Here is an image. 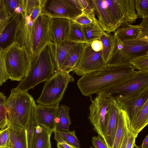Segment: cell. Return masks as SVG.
<instances>
[{"label":"cell","mask_w":148,"mask_h":148,"mask_svg":"<svg viewBox=\"0 0 148 148\" xmlns=\"http://www.w3.org/2000/svg\"><path fill=\"white\" fill-rule=\"evenodd\" d=\"M95 14L100 26L106 32L111 33L118 28L117 21L104 0H92Z\"/></svg>","instance_id":"cell-14"},{"label":"cell","mask_w":148,"mask_h":148,"mask_svg":"<svg viewBox=\"0 0 148 148\" xmlns=\"http://www.w3.org/2000/svg\"><path fill=\"white\" fill-rule=\"evenodd\" d=\"M72 20L82 26L88 25L94 22L83 12Z\"/></svg>","instance_id":"cell-41"},{"label":"cell","mask_w":148,"mask_h":148,"mask_svg":"<svg viewBox=\"0 0 148 148\" xmlns=\"http://www.w3.org/2000/svg\"><path fill=\"white\" fill-rule=\"evenodd\" d=\"M103 45L101 50L102 57L104 63L106 64L112 57L116 46V39L114 34L105 33L99 39Z\"/></svg>","instance_id":"cell-23"},{"label":"cell","mask_w":148,"mask_h":148,"mask_svg":"<svg viewBox=\"0 0 148 148\" xmlns=\"http://www.w3.org/2000/svg\"><path fill=\"white\" fill-rule=\"evenodd\" d=\"M84 44L77 43L69 51L64 60L61 71L68 73L73 71L80 59Z\"/></svg>","instance_id":"cell-20"},{"label":"cell","mask_w":148,"mask_h":148,"mask_svg":"<svg viewBox=\"0 0 148 148\" xmlns=\"http://www.w3.org/2000/svg\"><path fill=\"white\" fill-rule=\"evenodd\" d=\"M70 19L60 17H50L49 25L50 43L59 44L67 40Z\"/></svg>","instance_id":"cell-15"},{"label":"cell","mask_w":148,"mask_h":148,"mask_svg":"<svg viewBox=\"0 0 148 148\" xmlns=\"http://www.w3.org/2000/svg\"><path fill=\"white\" fill-rule=\"evenodd\" d=\"M40 14L73 20L83 13L79 0H40Z\"/></svg>","instance_id":"cell-10"},{"label":"cell","mask_w":148,"mask_h":148,"mask_svg":"<svg viewBox=\"0 0 148 148\" xmlns=\"http://www.w3.org/2000/svg\"><path fill=\"white\" fill-rule=\"evenodd\" d=\"M139 25L141 29V37L148 36V18L143 19Z\"/></svg>","instance_id":"cell-44"},{"label":"cell","mask_w":148,"mask_h":148,"mask_svg":"<svg viewBox=\"0 0 148 148\" xmlns=\"http://www.w3.org/2000/svg\"><path fill=\"white\" fill-rule=\"evenodd\" d=\"M55 130L67 143L77 148H80L79 141L75 135V130L71 131Z\"/></svg>","instance_id":"cell-32"},{"label":"cell","mask_w":148,"mask_h":148,"mask_svg":"<svg viewBox=\"0 0 148 148\" xmlns=\"http://www.w3.org/2000/svg\"><path fill=\"white\" fill-rule=\"evenodd\" d=\"M68 40L76 43H86L82 26L70 20Z\"/></svg>","instance_id":"cell-29"},{"label":"cell","mask_w":148,"mask_h":148,"mask_svg":"<svg viewBox=\"0 0 148 148\" xmlns=\"http://www.w3.org/2000/svg\"><path fill=\"white\" fill-rule=\"evenodd\" d=\"M90 45L93 50L96 52L101 51L103 48L102 43L99 40L93 41L91 43Z\"/></svg>","instance_id":"cell-46"},{"label":"cell","mask_w":148,"mask_h":148,"mask_svg":"<svg viewBox=\"0 0 148 148\" xmlns=\"http://www.w3.org/2000/svg\"><path fill=\"white\" fill-rule=\"evenodd\" d=\"M7 99L4 94L0 92V129H4L8 125L5 102Z\"/></svg>","instance_id":"cell-33"},{"label":"cell","mask_w":148,"mask_h":148,"mask_svg":"<svg viewBox=\"0 0 148 148\" xmlns=\"http://www.w3.org/2000/svg\"><path fill=\"white\" fill-rule=\"evenodd\" d=\"M136 138L132 133L130 129L126 145V148H133L135 144V139Z\"/></svg>","instance_id":"cell-47"},{"label":"cell","mask_w":148,"mask_h":148,"mask_svg":"<svg viewBox=\"0 0 148 148\" xmlns=\"http://www.w3.org/2000/svg\"><path fill=\"white\" fill-rule=\"evenodd\" d=\"M59 103L53 106L35 104L34 110L35 125H39L52 133L59 121Z\"/></svg>","instance_id":"cell-13"},{"label":"cell","mask_w":148,"mask_h":148,"mask_svg":"<svg viewBox=\"0 0 148 148\" xmlns=\"http://www.w3.org/2000/svg\"><path fill=\"white\" fill-rule=\"evenodd\" d=\"M5 53L4 49L0 47V86L8 79H10L6 68Z\"/></svg>","instance_id":"cell-34"},{"label":"cell","mask_w":148,"mask_h":148,"mask_svg":"<svg viewBox=\"0 0 148 148\" xmlns=\"http://www.w3.org/2000/svg\"><path fill=\"white\" fill-rule=\"evenodd\" d=\"M70 109V108L66 106L62 105L60 106L58 116L59 121L56 130L69 131V126L71 124L69 116Z\"/></svg>","instance_id":"cell-28"},{"label":"cell","mask_w":148,"mask_h":148,"mask_svg":"<svg viewBox=\"0 0 148 148\" xmlns=\"http://www.w3.org/2000/svg\"><path fill=\"white\" fill-rule=\"evenodd\" d=\"M148 124V100L142 108L131 123V130L136 137L139 132Z\"/></svg>","instance_id":"cell-22"},{"label":"cell","mask_w":148,"mask_h":148,"mask_svg":"<svg viewBox=\"0 0 148 148\" xmlns=\"http://www.w3.org/2000/svg\"><path fill=\"white\" fill-rule=\"evenodd\" d=\"M35 102L27 91L12 88L5 102L8 125L17 130H25L29 121L32 109Z\"/></svg>","instance_id":"cell-3"},{"label":"cell","mask_w":148,"mask_h":148,"mask_svg":"<svg viewBox=\"0 0 148 148\" xmlns=\"http://www.w3.org/2000/svg\"><path fill=\"white\" fill-rule=\"evenodd\" d=\"M18 16L15 18H11L0 36V47L3 49L13 42Z\"/></svg>","instance_id":"cell-27"},{"label":"cell","mask_w":148,"mask_h":148,"mask_svg":"<svg viewBox=\"0 0 148 148\" xmlns=\"http://www.w3.org/2000/svg\"><path fill=\"white\" fill-rule=\"evenodd\" d=\"M57 148H64L61 144L57 143Z\"/></svg>","instance_id":"cell-50"},{"label":"cell","mask_w":148,"mask_h":148,"mask_svg":"<svg viewBox=\"0 0 148 148\" xmlns=\"http://www.w3.org/2000/svg\"><path fill=\"white\" fill-rule=\"evenodd\" d=\"M82 26L86 43L91 44L95 40H99L105 33L97 19L90 24Z\"/></svg>","instance_id":"cell-26"},{"label":"cell","mask_w":148,"mask_h":148,"mask_svg":"<svg viewBox=\"0 0 148 148\" xmlns=\"http://www.w3.org/2000/svg\"><path fill=\"white\" fill-rule=\"evenodd\" d=\"M74 81V78L69 73L57 71L46 81L41 94L36 102L38 104L46 106H53L59 103L69 83Z\"/></svg>","instance_id":"cell-6"},{"label":"cell","mask_w":148,"mask_h":148,"mask_svg":"<svg viewBox=\"0 0 148 148\" xmlns=\"http://www.w3.org/2000/svg\"><path fill=\"white\" fill-rule=\"evenodd\" d=\"M135 69L131 65L106 66L83 75L77 81V85L83 95L90 97L117 86L134 74Z\"/></svg>","instance_id":"cell-2"},{"label":"cell","mask_w":148,"mask_h":148,"mask_svg":"<svg viewBox=\"0 0 148 148\" xmlns=\"http://www.w3.org/2000/svg\"><path fill=\"white\" fill-rule=\"evenodd\" d=\"M116 19L118 28L132 24L138 18L135 7V0H104Z\"/></svg>","instance_id":"cell-12"},{"label":"cell","mask_w":148,"mask_h":148,"mask_svg":"<svg viewBox=\"0 0 148 148\" xmlns=\"http://www.w3.org/2000/svg\"><path fill=\"white\" fill-rule=\"evenodd\" d=\"M122 41V48L119 50L115 48L106 66L130 65L132 61L148 54V36Z\"/></svg>","instance_id":"cell-7"},{"label":"cell","mask_w":148,"mask_h":148,"mask_svg":"<svg viewBox=\"0 0 148 148\" xmlns=\"http://www.w3.org/2000/svg\"><path fill=\"white\" fill-rule=\"evenodd\" d=\"M7 126L10 133L8 148H27L26 130H17Z\"/></svg>","instance_id":"cell-24"},{"label":"cell","mask_w":148,"mask_h":148,"mask_svg":"<svg viewBox=\"0 0 148 148\" xmlns=\"http://www.w3.org/2000/svg\"><path fill=\"white\" fill-rule=\"evenodd\" d=\"M148 100V87L136 95L118 102L127 113L131 123Z\"/></svg>","instance_id":"cell-16"},{"label":"cell","mask_w":148,"mask_h":148,"mask_svg":"<svg viewBox=\"0 0 148 148\" xmlns=\"http://www.w3.org/2000/svg\"><path fill=\"white\" fill-rule=\"evenodd\" d=\"M3 4V0H0V9Z\"/></svg>","instance_id":"cell-51"},{"label":"cell","mask_w":148,"mask_h":148,"mask_svg":"<svg viewBox=\"0 0 148 148\" xmlns=\"http://www.w3.org/2000/svg\"><path fill=\"white\" fill-rule=\"evenodd\" d=\"M41 11V7L40 3L34 9L31 15L29 17L30 20L33 22L40 14Z\"/></svg>","instance_id":"cell-45"},{"label":"cell","mask_w":148,"mask_h":148,"mask_svg":"<svg viewBox=\"0 0 148 148\" xmlns=\"http://www.w3.org/2000/svg\"><path fill=\"white\" fill-rule=\"evenodd\" d=\"M40 3V0H22L21 15L29 17L34 8Z\"/></svg>","instance_id":"cell-35"},{"label":"cell","mask_w":148,"mask_h":148,"mask_svg":"<svg viewBox=\"0 0 148 148\" xmlns=\"http://www.w3.org/2000/svg\"></svg>","instance_id":"cell-55"},{"label":"cell","mask_w":148,"mask_h":148,"mask_svg":"<svg viewBox=\"0 0 148 148\" xmlns=\"http://www.w3.org/2000/svg\"><path fill=\"white\" fill-rule=\"evenodd\" d=\"M120 107L119 103L114 99L110 106L104 140L108 148H112L113 144Z\"/></svg>","instance_id":"cell-17"},{"label":"cell","mask_w":148,"mask_h":148,"mask_svg":"<svg viewBox=\"0 0 148 148\" xmlns=\"http://www.w3.org/2000/svg\"><path fill=\"white\" fill-rule=\"evenodd\" d=\"M135 7L138 17L148 18V0H135Z\"/></svg>","instance_id":"cell-37"},{"label":"cell","mask_w":148,"mask_h":148,"mask_svg":"<svg viewBox=\"0 0 148 148\" xmlns=\"http://www.w3.org/2000/svg\"><path fill=\"white\" fill-rule=\"evenodd\" d=\"M131 125V122L127 113L121 107L117 129L112 148H120L125 134Z\"/></svg>","instance_id":"cell-19"},{"label":"cell","mask_w":148,"mask_h":148,"mask_svg":"<svg viewBox=\"0 0 148 148\" xmlns=\"http://www.w3.org/2000/svg\"><path fill=\"white\" fill-rule=\"evenodd\" d=\"M50 17L40 14L32 22L29 17L21 14L17 18V25L13 42L23 47L29 56L31 63L51 39L49 25Z\"/></svg>","instance_id":"cell-1"},{"label":"cell","mask_w":148,"mask_h":148,"mask_svg":"<svg viewBox=\"0 0 148 148\" xmlns=\"http://www.w3.org/2000/svg\"><path fill=\"white\" fill-rule=\"evenodd\" d=\"M130 64L139 71L148 73V54L136 59L131 61Z\"/></svg>","instance_id":"cell-36"},{"label":"cell","mask_w":148,"mask_h":148,"mask_svg":"<svg viewBox=\"0 0 148 148\" xmlns=\"http://www.w3.org/2000/svg\"><path fill=\"white\" fill-rule=\"evenodd\" d=\"M6 70L10 79L20 81L28 73L31 62L25 49L13 42L4 49Z\"/></svg>","instance_id":"cell-5"},{"label":"cell","mask_w":148,"mask_h":148,"mask_svg":"<svg viewBox=\"0 0 148 148\" xmlns=\"http://www.w3.org/2000/svg\"><path fill=\"white\" fill-rule=\"evenodd\" d=\"M6 10L11 17L15 18L21 14L22 0H3Z\"/></svg>","instance_id":"cell-30"},{"label":"cell","mask_w":148,"mask_h":148,"mask_svg":"<svg viewBox=\"0 0 148 148\" xmlns=\"http://www.w3.org/2000/svg\"><path fill=\"white\" fill-rule=\"evenodd\" d=\"M11 19L3 4L0 9V36Z\"/></svg>","instance_id":"cell-39"},{"label":"cell","mask_w":148,"mask_h":148,"mask_svg":"<svg viewBox=\"0 0 148 148\" xmlns=\"http://www.w3.org/2000/svg\"><path fill=\"white\" fill-rule=\"evenodd\" d=\"M130 129L131 127L127 131L120 148H126V145Z\"/></svg>","instance_id":"cell-48"},{"label":"cell","mask_w":148,"mask_h":148,"mask_svg":"<svg viewBox=\"0 0 148 148\" xmlns=\"http://www.w3.org/2000/svg\"><path fill=\"white\" fill-rule=\"evenodd\" d=\"M132 148H141V147L136 145L135 144Z\"/></svg>","instance_id":"cell-52"},{"label":"cell","mask_w":148,"mask_h":148,"mask_svg":"<svg viewBox=\"0 0 148 148\" xmlns=\"http://www.w3.org/2000/svg\"><path fill=\"white\" fill-rule=\"evenodd\" d=\"M148 87V73L136 71L117 86L106 92L118 102L134 97Z\"/></svg>","instance_id":"cell-9"},{"label":"cell","mask_w":148,"mask_h":148,"mask_svg":"<svg viewBox=\"0 0 148 148\" xmlns=\"http://www.w3.org/2000/svg\"><path fill=\"white\" fill-rule=\"evenodd\" d=\"M0 148H8V147H0Z\"/></svg>","instance_id":"cell-53"},{"label":"cell","mask_w":148,"mask_h":148,"mask_svg":"<svg viewBox=\"0 0 148 148\" xmlns=\"http://www.w3.org/2000/svg\"><path fill=\"white\" fill-rule=\"evenodd\" d=\"M54 139L57 143L61 144L64 148H77L67 143L62 138L61 136L55 130L54 132Z\"/></svg>","instance_id":"cell-43"},{"label":"cell","mask_w":148,"mask_h":148,"mask_svg":"<svg viewBox=\"0 0 148 148\" xmlns=\"http://www.w3.org/2000/svg\"><path fill=\"white\" fill-rule=\"evenodd\" d=\"M10 137V130L8 127L0 130V147H8Z\"/></svg>","instance_id":"cell-40"},{"label":"cell","mask_w":148,"mask_h":148,"mask_svg":"<svg viewBox=\"0 0 148 148\" xmlns=\"http://www.w3.org/2000/svg\"><path fill=\"white\" fill-rule=\"evenodd\" d=\"M141 148H148V135L144 139L141 146Z\"/></svg>","instance_id":"cell-49"},{"label":"cell","mask_w":148,"mask_h":148,"mask_svg":"<svg viewBox=\"0 0 148 148\" xmlns=\"http://www.w3.org/2000/svg\"><path fill=\"white\" fill-rule=\"evenodd\" d=\"M89 148H93L92 146H90Z\"/></svg>","instance_id":"cell-54"},{"label":"cell","mask_w":148,"mask_h":148,"mask_svg":"<svg viewBox=\"0 0 148 148\" xmlns=\"http://www.w3.org/2000/svg\"><path fill=\"white\" fill-rule=\"evenodd\" d=\"M79 1L83 8V12L93 21H95L97 19L95 16L92 0H79Z\"/></svg>","instance_id":"cell-38"},{"label":"cell","mask_w":148,"mask_h":148,"mask_svg":"<svg viewBox=\"0 0 148 148\" xmlns=\"http://www.w3.org/2000/svg\"><path fill=\"white\" fill-rule=\"evenodd\" d=\"M89 107L88 119L94 128L103 140L110 106L114 100L109 93L106 91L97 94Z\"/></svg>","instance_id":"cell-8"},{"label":"cell","mask_w":148,"mask_h":148,"mask_svg":"<svg viewBox=\"0 0 148 148\" xmlns=\"http://www.w3.org/2000/svg\"><path fill=\"white\" fill-rule=\"evenodd\" d=\"M91 141L95 148H108L104 140L98 135L92 137Z\"/></svg>","instance_id":"cell-42"},{"label":"cell","mask_w":148,"mask_h":148,"mask_svg":"<svg viewBox=\"0 0 148 148\" xmlns=\"http://www.w3.org/2000/svg\"><path fill=\"white\" fill-rule=\"evenodd\" d=\"M77 43L68 40L59 44L49 43L57 71H61L66 56Z\"/></svg>","instance_id":"cell-18"},{"label":"cell","mask_w":148,"mask_h":148,"mask_svg":"<svg viewBox=\"0 0 148 148\" xmlns=\"http://www.w3.org/2000/svg\"><path fill=\"white\" fill-rule=\"evenodd\" d=\"M113 34L116 40H132L141 37V31L139 25H125L118 28Z\"/></svg>","instance_id":"cell-21"},{"label":"cell","mask_w":148,"mask_h":148,"mask_svg":"<svg viewBox=\"0 0 148 148\" xmlns=\"http://www.w3.org/2000/svg\"><path fill=\"white\" fill-rule=\"evenodd\" d=\"M51 134L40 126H35L33 148H51L50 140Z\"/></svg>","instance_id":"cell-25"},{"label":"cell","mask_w":148,"mask_h":148,"mask_svg":"<svg viewBox=\"0 0 148 148\" xmlns=\"http://www.w3.org/2000/svg\"><path fill=\"white\" fill-rule=\"evenodd\" d=\"M35 103L33 106L27 127L26 129L27 148H33L35 134V125L34 117V110Z\"/></svg>","instance_id":"cell-31"},{"label":"cell","mask_w":148,"mask_h":148,"mask_svg":"<svg viewBox=\"0 0 148 148\" xmlns=\"http://www.w3.org/2000/svg\"><path fill=\"white\" fill-rule=\"evenodd\" d=\"M57 72L48 43L32 62L27 76L15 88L18 90L27 91L38 84L48 80Z\"/></svg>","instance_id":"cell-4"},{"label":"cell","mask_w":148,"mask_h":148,"mask_svg":"<svg viewBox=\"0 0 148 148\" xmlns=\"http://www.w3.org/2000/svg\"><path fill=\"white\" fill-rule=\"evenodd\" d=\"M90 44H84L80 59L73 71L79 76L103 69L106 66L102 58L101 51H94Z\"/></svg>","instance_id":"cell-11"}]
</instances>
